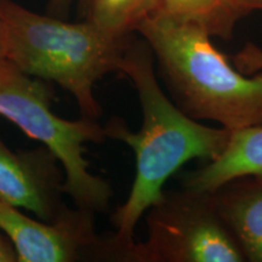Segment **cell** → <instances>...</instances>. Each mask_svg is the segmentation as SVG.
<instances>
[{
  "label": "cell",
  "mask_w": 262,
  "mask_h": 262,
  "mask_svg": "<svg viewBox=\"0 0 262 262\" xmlns=\"http://www.w3.org/2000/svg\"><path fill=\"white\" fill-rule=\"evenodd\" d=\"M155 56L143 40L131 37L119 73L135 88L142 111V124L133 131L122 117L104 124L107 139L125 143L135 156V178L129 195L111 214L114 232L103 235L104 261L122 262L135 242V228L147 209L165 191V183L185 164L216 158L232 131L210 126L183 113L158 83Z\"/></svg>",
  "instance_id": "obj_1"
},
{
  "label": "cell",
  "mask_w": 262,
  "mask_h": 262,
  "mask_svg": "<svg viewBox=\"0 0 262 262\" xmlns=\"http://www.w3.org/2000/svg\"><path fill=\"white\" fill-rule=\"evenodd\" d=\"M136 33L148 44L157 75L183 113L229 131L262 125V70H237L194 25L153 15Z\"/></svg>",
  "instance_id": "obj_2"
},
{
  "label": "cell",
  "mask_w": 262,
  "mask_h": 262,
  "mask_svg": "<svg viewBox=\"0 0 262 262\" xmlns=\"http://www.w3.org/2000/svg\"><path fill=\"white\" fill-rule=\"evenodd\" d=\"M6 58L31 77L56 84L74 97L81 117L98 120L102 108L95 86L119 72L126 39L104 35L89 21L67 22L41 15L14 0H0Z\"/></svg>",
  "instance_id": "obj_3"
},
{
  "label": "cell",
  "mask_w": 262,
  "mask_h": 262,
  "mask_svg": "<svg viewBox=\"0 0 262 262\" xmlns=\"http://www.w3.org/2000/svg\"><path fill=\"white\" fill-rule=\"evenodd\" d=\"M54 100V84L24 73L8 58L0 61V116L56 156L64 173V195L75 208L95 214L107 211L112 186L91 172L85 158L86 143L107 140L104 127L86 117L68 120L56 116Z\"/></svg>",
  "instance_id": "obj_4"
},
{
  "label": "cell",
  "mask_w": 262,
  "mask_h": 262,
  "mask_svg": "<svg viewBox=\"0 0 262 262\" xmlns=\"http://www.w3.org/2000/svg\"><path fill=\"white\" fill-rule=\"evenodd\" d=\"M147 237L134 242L122 262H244L210 193L164 191L145 212Z\"/></svg>",
  "instance_id": "obj_5"
},
{
  "label": "cell",
  "mask_w": 262,
  "mask_h": 262,
  "mask_svg": "<svg viewBox=\"0 0 262 262\" xmlns=\"http://www.w3.org/2000/svg\"><path fill=\"white\" fill-rule=\"evenodd\" d=\"M95 212L67 208L48 222L0 199V229L14 245L17 262L95 261L100 243Z\"/></svg>",
  "instance_id": "obj_6"
},
{
  "label": "cell",
  "mask_w": 262,
  "mask_h": 262,
  "mask_svg": "<svg viewBox=\"0 0 262 262\" xmlns=\"http://www.w3.org/2000/svg\"><path fill=\"white\" fill-rule=\"evenodd\" d=\"M64 173L45 146L12 150L0 137V199L52 222L67 208Z\"/></svg>",
  "instance_id": "obj_7"
},
{
  "label": "cell",
  "mask_w": 262,
  "mask_h": 262,
  "mask_svg": "<svg viewBox=\"0 0 262 262\" xmlns=\"http://www.w3.org/2000/svg\"><path fill=\"white\" fill-rule=\"evenodd\" d=\"M244 260L262 262V175H248L209 192Z\"/></svg>",
  "instance_id": "obj_8"
},
{
  "label": "cell",
  "mask_w": 262,
  "mask_h": 262,
  "mask_svg": "<svg viewBox=\"0 0 262 262\" xmlns=\"http://www.w3.org/2000/svg\"><path fill=\"white\" fill-rule=\"evenodd\" d=\"M248 175H262V125L232 131L220 155L183 175L182 187L212 192L231 180Z\"/></svg>",
  "instance_id": "obj_9"
},
{
  "label": "cell",
  "mask_w": 262,
  "mask_h": 262,
  "mask_svg": "<svg viewBox=\"0 0 262 262\" xmlns=\"http://www.w3.org/2000/svg\"><path fill=\"white\" fill-rule=\"evenodd\" d=\"M156 15L181 24L194 25L210 37L231 39L244 15L235 0H158Z\"/></svg>",
  "instance_id": "obj_10"
},
{
  "label": "cell",
  "mask_w": 262,
  "mask_h": 262,
  "mask_svg": "<svg viewBox=\"0 0 262 262\" xmlns=\"http://www.w3.org/2000/svg\"><path fill=\"white\" fill-rule=\"evenodd\" d=\"M85 19L113 39H126L158 11V0H84Z\"/></svg>",
  "instance_id": "obj_11"
},
{
  "label": "cell",
  "mask_w": 262,
  "mask_h": 262,
  "mask_svg": "<svg viewBox=\"0 0 262 262\" xmlns=\"http://www.w3.org/2000/svg\"><path fill=\"white\" fill-rule=\"evenodd\" d=\"M239 71L245 74H253L262 70V49L253 42H248L241 51L231 57Z\"/></svg>",
  "instance_id": "obj_12"
},
{
  "label": "cell",
  "mask_w": 262,
  "mask_h": 262,
  "mask_svg": "<svg viewBox=\"0 0 262 262\" xmlns=\"http://www.w3.org/2000/svg\"><path fill=\"white\" fill-rule=\"evenodd\" d=\"M0 262H17V254L14 245L2 229H0Z\"/></svg>",
  "instance_id": "obj_13"
},
{
  "label": "cell",
  "mask_w": 262,
  "mask_h": 262,
  "mask_svg": "<svg viewBox=\"0 0 262 262\" xmlns=\"http://www.w3.org/2000/svg\"><path fill=\"white\" fill-rule=\"evenodd\" d=\"M242 14L247 16L255 10H262V0H235Z\"/></svg>",
  "instance_id": "obj_14"
},
{
  "label": "cell",
  "mask_w": 262,
  "mask_h": 262,
  "mask_svg": "<svg viewBox=\"0 0 262 262\" xmlns=\"http://www.w3.org/2000/svg\"><path fill=\"white\" fill-rule=\"evenodd\" d=\"M4 58H6V35L4 25L0 18V61L4 60Z\"/></svg>",
  "instance_id": "obj_15"
},
{
  "label": "cell",
  "mask_w": 262,
  "mask_h": 262,
  "mask_svg": "<svg viewBox=\"0 0 262 262\" xmlns=\"http://www.w3.org/2000/svg\"><path fill=\"white\" fill-rule=\"evenodd\" d=\"M70 3L71 0H54V2H52V6L58 10L63 8V6H67V4H70ZM81 3H84V0H81Z\"/></svg>",
  "instance_id": "obj_16"
}]
</instances>
